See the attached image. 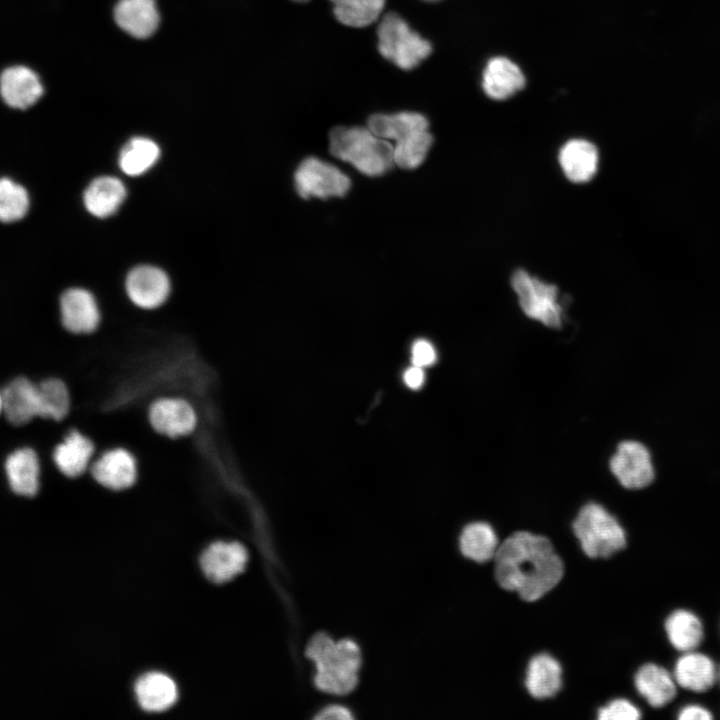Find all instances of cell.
<instances>
[{
    "instance_id": "cell-1",
    "label": "cell",
    "mask_w": 720,
    "mask_h": 720,
    "mask_svg": "<svg viewBox=\"0 0 720 720\" xmlns=\"http://www.w3.org/2000/svg\"><path fill=\"white\" fill-rule=\"evenodd\" d=\"M495 577L506 590L535 601L562 579L564 565L550 540L527 531L507 537L494 557Z\"/></svg>"
},
{
    "instance_id": "cell-2",
    "label": "cell",
    "mask_w": 720,
    "mask_h": 720,
    "mask_svg": "<svg viewBox=\"0 0 720 720\" xmlns=\"http://www.w3.org/2000/svg\"><path fill=\"white\" fill-rule=\"evenodd\" d=\"M306 655L315 664L314 683L321 691L344 695L356 687L361 655L354 641H335L319 633L308 643Z\"/></svg>"
},
{
    "instance_id": "cell-3",
    "label": "cell",
    "mask_w": 720,
    "mask_h": 720,
    "mask_svg": "<svg viewBox=\"0 0 720 720\" xmlns=\"http://www.w3.org/2000/svg\"><path fill=\"white\" fill-rule=\"evenodd\" d=\"M330 153L360 173L375 177L395 165L393 145L364 126H338L329 133Z\"/></svg>"
},
{
    "instance_id": "cell-4",
    "label": "cell",
    "mask_w": 720,
    "mask_h": 720,
    "mask_svg": "<svg viewBox=\"0 0 720 720\" xmlns=\"http://www.w3.org/2000/svg\"><path fill=\"white\" fill-rule=\"evenodd\" d=\"M377 39L379 53L403 70L414 69L432 52L431 43L395 12H388L381 17Z\"/></svg>"
},
{
    "instance_id": "cell-5",
    "label": "cell",
    "mask_w": 720,
    "mask_h": 720,
    "mask_svg": "<svg viewBox=\"0 0 720 720\" xmlns=\"http://www.w3.org/2000/svg\"><path fill=\"white\" fill-rule=\"evenodd\" d=\"M572 527L588 557H609L626 545L623 527L598 503L585 504L578 512Z\"/></svg>"
},
{
    "instance_id": "cell-6",
    "label": "cell",
    "mask_w": 720,
    "mask_h": 720,
    "mask_svg": "<svg viewBox=\"0 0 720 720\" xmlns=\"http://www.w3.org/2000/svg\"><path fill=\"white\" fill-rule=\"evenodd\" d=\"M523 312L531 319L550 328H560L563 309L557 286L530 275L525 270L515 271L511 279Z\"/></svg>"
},
{
    "instance_id": "cell-7",
    "label": "cell",
    "mask_w": 720,
    "mask_h": 720,
    "mask_svg": "<svg viewBox=\"0 0 720 720\" xmlns=\"http://www.w3.org/2000/svg\"><path fill=\"white\" fill-rule=\"evenodd\" d=\"M294 185L301 198L343 197L351 188V179L335 165L308 157L296 168Z\"/></svg>"
},
{
    "instance_id": "cell-8",
    "label": "cell",
    "mask_w": 720,
    "mask_h": 720,
    "mask_svg": "<svg viewBox=\"0 0 720 720\" xmlns=\"http://www.w3.org/2000/svg\"><path fill=\"white\" fill-rule=\"evenodd\" d=\"M151 427L169 438L189 436L199 424V415L194 404L180 396H162L154 399L148 407Z\"/></svg>"
},
{
    "instance_id": "cell-9",
    "label": "cell",
    "mask_w": 720,
    "mask_h": 720,
    "mask_svg": "<svg viewBox=\"0 0 720 720\" xmlns=\"http://www.w3.org/2000/svg\"><path fill=\"white\" fill-rule=\"evenodd\" d=\"M609 468L618 482L631 490L645 488L655 478L651 453L636 440H624L618 444L610 458Z\"/></svg>"
},
{
    "instance_id": "cell-10",
    "label": "cell",
    "mask_w": 720,
    "mask_h": 720,
    "mask_svg": "<svg viewBox=\"0 0 720 720\" xmlns=\"http://www.w3.org/2000/svg\"><path fill=\"white\" fill-rule=\"evenodd\" d=\"M88 473L104 488L123 491L132 487L137 480V459L125 447L108 448L95 455Z\"/></svg>"
},
{
    "instance_id": "cell-11",
    "label": "cell",
    "mask_w": 720,
    "mask_h": 720,
    "mask_svg": "<svg viewBox=\"0 0 720 720\" xmlns=\"http://www.w3.org/2000/svg\"><path fill=\"white\" fill-rule=\"evenodd\" d=\"M59 320L67 332L85 335L98 329L102 316L92 293L83 288H70L60 296Z\"/></svg>"
},
{
    "instance_id": "cell-12",
    "label": "cell",
    "mask_w": 720,
    "mask_h": 720,
    "mask_svg": "<svg viewBox=\"0 0 720 720\" xmlns=\"http://www.w3.org/2000/svg\"><path fill=\"white\" fill-rule=\"evenodd\" d=\"M0 414L12 426H22L39 416L37 383L17 376L0 388Z\"/></svg>"
},
{
    "instance_id": "cell-13",
    "label": "cell",
    "mask_w": 720,
    "mask_h": 720,
    "mask_svg": "<svg viewBox=\"0 0 720 720\" xmlns=\"http://www.w3.org/2000/svg\"><path fill=\"white\" fill-rule=\"evenodd\" d=\"M4 473L12 493L20 497H34L41 485L42 465L38 452L30 446L10 451L4 459Z\"/></svg>"
},
{
    "instance_id": "cell-14",
    "label": "cell",
    "mask_w": 720,
    "mask_h": 720,
    "mask_svg": "<svg viewBox=\"0 0 720 720\" xmlns=\"http://www.w3.org/2000/svg\"><path fill=\"white\" fill-rule=\"evenodd\" d=\"M126 292L136 307L151 311L167 301L170 282L161 269L149 265L138 266L127 276Z\"/></svg>"
},
{
    "instance_id": "cell-15",
    "label": "cell",
    "mask_w": 720,
    "mask_h": 720,
    "mask_svg": "<svg viewBox=\"0 0 720 720\" xmlns=\"http://www.w3.org/2000/svg\"><path fill=\"white\" fill-rule=\"evenodd\" d=\"M248 552L239 542L217 541L200 556V568L213 583L221 584L240 574L246 567Z\"/></svg>"
},
{
    "instance_id": "cell-16",
    "label": "cell",
    "mask_w": 720,
    "mask_h": 720,
    "mask_svg": "<svg viewBox=\"0 0 720 720\" xmlns=\"http://www.w3.org/2000/svg\"><path fill=\"white\" fill-rule=\"evenodd\" d=\"M93 440L76 428H71L54 447L51 457L56 468L66 477L86 474L96 455Z\"/></svg>"
},
{
    "instance_id": "cell-17",
    "label": "cell",
    "mask_w": 720,
    "mask_h": 720,
    "mask_svg": "<svg viewBox=\"0 0 720 720\" xmlns=\"http://www.w3.org/2000/svg\"><path fill=\"white\" fill-rule=\"evenodd\" d=\"M526 78L519 66L504 56L491 58L482 74V88L494 100H505L525 87Z\"/></svg>"
},
{
    "instance_id": "cell-18",
    "label": "cell",
    "mask_w": 720,
    "mask_h": 720,
    "mask_svg": "<svg viewBox=\"0 0 720 720\" xmlns=\"http://www.w3.org/2000/svg\"><path fill=\"white\" fill-rule=\"evenodd\" d=\"M134 692L137 704L149 713L165 712L173 707L178 699L175 681L162 672H149L139 677Z\"/></svg>"
},
{
    "instance_id": "cell-19",
    "label": "cell",
    "mask_w": 720,
    "mask_h": 720,
    "mask_svg": "<svg viewBox=\"0 0 720 720\" xmlns=\"http://www.w3.org/2000/svg\"><path fill=\"white\" fill-rule=\"evenodd\" d=\"M598 150L584 139H571L559 152V163L565 176L574 183L588 182L598 168Z\"/></svg>"
},
{
    "instance_id": "cell-20",
    "label": "cell",
    "mask_w": 720,
    "mask_h": 720,
    "mask_svg": "<svg viewBox=\"0 0 720 720\" xmlns=\"http://www.w3.org/2000/svg\"><path fill=\"white\" fill-rule=\"evenodd\" d=\"M676 683L694 692L709 690L718 678V671L712 659L693 651L684 652L677 660L674 672Z\"/></svg>"
},
{
    "instance_id": "cell-21",
    "label": "cell",
    "mask_w": 720,
    "mask_h": 720,
    "mask_svg": "<svg viewBox=\"0 0 720 720\" xmlns=\"http://www.w3.org/2000/svg\"><path fill=\"white\" fill-rule=\"evenodd\" d=\"M42 92L37 75L26 67H10L1 75V94L11 107L27 108L40 98Z\"/></svg>"
},
{
    "instance_id": "cell-22",
    "label": "cell",
    "mask_w": 720,
    "mask_h": 720,
    "mask_svg": "<svg viewBox=\"0 0 720 720\" xmlns=\"http://www.w3.org/2000/svg\"><path fill=\"white\" fill-rule=\"evenodd\" d=\"M117 24L137 38L153 34L159 23V14L154 0H120L115 7Z\"/></svg>"
},
{
    "instance_id": "cell-23",
    "label": "cell",
    "mask_w": 720,
    "mask_h": 720,
    "mask_svg": "<svg viewBox=\"0 0 720 720\" xmlns=\"http://www.w3.org/2000/svg\"><path fill=\"white\" fill-rule=\"evenodd\" d=\"M634 683L637 691L653 707H663L676 695L674 676L665 668L647 663L635 674Z\"/></svg>"
},
{
    "instance_id": "cell-24",
    "label": "cell",
    "mask_w": 720,
    "mask_h": 720,
    "mask_svg": "<svg viewBox=\"0 0 720 720\" xmlns=\"http://www.w3.org/2000/svg\"><path fill=\"white\" fill-rule=\"evenodd\" d=\"M367 126L377 136L397 142L414 133L428 130L429 122L421 113L402 111L372 114L368 118Z\"/></svg>"
},
{
    "instance_id": "cell-25",
    "label": "cell",
    "mask_w": 720,
    "mask_h": 720,
    "mask_svg": "<svg viewBox=\"0 0 720 720\" xmlns=\"http://www.w3.org/2000/svg\"><path fill=\"white\" fill-rule=\"evenodd\" d=\"M525 685L537 699L554 696L562 685V669L559 662L546 653L534 656L527 668Z\"/></svg>"
},
{
    "instance_id": "cell-26",
    "label": "cell",
    "mask_w": 720,
    "mask_h": 720,
    "mask_svg": "<svg viewBox=\"0 0 720 720\" xmlns=\"http://www.w3.org/2000/svg\"><path fill=\"white\" fill-rule=\"evenodd\" d=\"M126 196L123 183L111 176L94 179L84 192L86 209L94 216L105 218L115 213Z\"/></svg>"
},
{
    "instance_id": "cell-27",
    "label": "cell",
    "mask_w": 720,
    "mask_h": 720,
    "mask_svg": "<svg viewBox=\"0 0 720 720\" xmlns=\"http://www.w3.org/2000/svg\"><path fill=\"white\" fill-rule=\"evenodd\" d=\"M499 545L494 529L486 522L469 523L459 537L461 553L478 563L494 559Z\"/></svg>"
},
{
    "instance_id": "cell-28",
    "label": "cell",
    "mask_w": 720,
    "mask_h": 720,
    "mask_svg": "<svg viewBox=\"0 0 720 720\" xmlns=\"http://www.w3.org/2000/svg\"><path fill=\"white\" fill-rule=\"evenodd\" d=\"M37 383L39 416L57 422L64 420L71 409V394L66 382L59 377H47Z\"/></svg>"
},
{
    "instance_id": "cell-29",
    "label": "cell",
    "mask_w": 720,
    "mask_h": 720,
    "mask_svg": "<svg viewBox=\"0 0 720 720\" xmlns=\"http://www.w3.org/2000/svg\"><path fill=\"white\" fill-rule=\"evenodd\" d=\"M665 630L670 643L679 651L695 650L703 639V626L692 612L679 609L665 621Z\"/></svg>"
},
{
    "instance_id": "cell-30",
    "label": "cell",
    "mask_w": 720,
    "mask_h": 720,
    "mask_svg": "<svg viewBox=\"0 0 720 720\" xmlns=\"http://www.w3.org/2000/svg\"><path fill=\"white\" fill-rule=\"evenodd\" d=\"M333 14L342 24L363 28L377 21L386 0H330Z\"/></svg>"
},
{
    "instance_id": "cell-31",
    "label": "cell",
    "mask_w": 720,
    "mask_h": 720,
    "mask_svg": "<svg viewBox=\"0 0 720 720\" xmlns=\"http://www.w3.org/2000/svg\"><path fill=\"white\" fill-rule=\"evenodd\" d=\"M160 149L155 142L144 137L132 138L121 150L119 165L130 176H138L158 160Z\"/></svg>"
},
{
    "instance_id": "cell-32",
    "label": "cell",
    "mask_w": 720,
    "mask_h": 720,
    "mask_svg": "<svg viewBox=\"0 0 720 720\" xmlns=\"http://www.w3.org/2000/svg\"><path fill=\"white\" fill-rule=\"evenodd\" d=\"M433 143L429 130L414 133L393 145L394 163L398 167L411 170L419 167L425 160Z\"/></svg>"
},
{
    "instance_id": "cell-33",
    "label": "cell",
    "mask_w": 720,
    "mask_h": 720,
    "mask_svg": "<svg viewBox=\"0 0 720 720\" xmlns=\"http://www.w3.org/2000/svg\"><path fill=\"white\" fill-rule=\"evenodd\" d=\"M29 198L26 190L9 178L0 183V218L3 222L21 219L27 212Z\"/></svg>"
},
{
    "instance_id": "cell-34",
    "label": "cell",
    "mask_w": 720,
    "mask_h": 720,
    "mask_svg": "<svg viewBox=\"0 0 720 720\" xmlns=\"http://www.w3.org/2000/svg\"><path fill=\"white\" fill-rule=\"evenodd\" d=\"M640 710L626 699H615L598 711L599 720H637Z\"/></svg>"
},
{
    "instance_id": "cell-35",
    "label": "cell",
    "mask_w": 720,
    "mask_h": 720,
    "mask_svg": "<svg viewBox=\"0 0 720 720\" xmlns=\"http://www.w3.org/2000/svg\"><path fill=\"white\" fill-rule=\"evenodd\" d=\"M438 355L435 346L424 338L415 340L411 347V362L413 365L426 368L437 362Z\"/></svg>"
},
{
    "instance_id": "cell-36",
    "label": "cell",
    "mask_w": 720,
    "mask_h": 720,
    "mask_svg": "<svg viewBox=\"0 0 720 720\" xmlns=\"http://www.w3.org/2000/svg\"><path fill=\"white\" fill-rule=\"evenodd\" d=\"M403 381L411 390H419L425 383L424 368L412 364L403 372Z\"/></svg>"
},
{
    "instance_id": "cell-37",
    "label": "cell",
    "mask_w": 720,
    "mask_h": 720,
    "mask_svg": "<svg viewBox=\"0 0 720 720\" xmlns=\"http://www.w3.org/2000/svg\"><path fill=\"white\" fill-rule=\"evenodd\" d=\"M712 717L710 711L699 705H686L678 713L681 720H709Z\"/></svg>"
},
{
    "instance_id": "cell-38",
    "label": "cell",
    "mask_w": 720,
    "mask_h": 720,
    "mask_svg": "<svg viewBox=\"0 0 720 720\" xmlns=\"http://www.w3.org/2000/svg\"><path fill=\"white\" fill-rule=\"evenodd\" d=\"M318 719H339V720H347L351 719L352 715L350 713V710H348L346 707L341 705H332L329 707L324 708L320 711V713L317 715Z\"/></svg>"
},
{
    "instance_id": "cell-39",
    "label": "cell",
    "mask_w": 720,
    "mask_h": 720,
    "mask_svg": "<svg viewBox=\"0 0 720 720\" xmlns=\"http://www.w3.org/2000/svg\"><path fill=\"white\" fill-rule=\"evenodd\" d=\"M292 1H295V2H298V3H304V2H307V1H309V0H292Z\"/></svg>"
},
{
    "instance_id": "cell-40",
    "label": "cell",
    "mask_w": 720,
    "mask_h": 720,
    "mask_svg": "<svg viewBox=\"0 0 720 720\" xmlns=\"http://www.w3.org/2000/svg\"><path fill=\"white\" fill-rule=\"evenodd\" d=\"M718 679H719V681H720V669H719V671H718Z\"/></svg>"
},
{
    "instance_id": "cell-41",
    "label": "cell",
    "mask_w": 720,
    "mask_h": 720,
    "mask_svg": "<svg viewBox=\"0 0 720 720\" xmlns=\"http://www.w3.org/2000/svg\"><path fill=\"white\" fill-rule=\"evenodd\" d=\"M424 1L434 2V1H438V0H424Z\"/></svg>"
}]
</instances>
